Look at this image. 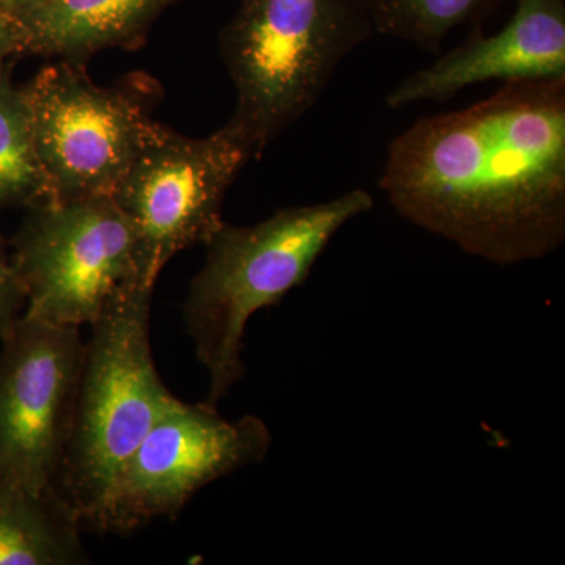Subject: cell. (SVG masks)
I'll return each mask as SVG.
<instances>
[{"label": "cell", "instance_id": "6da1fadb", "mask_svg": "<svg viewBox=\"0 0 565 565\" xmlns=\"http://www.w3.org/2000/svg\"><path fill=\"white\" fill-rule=\"evenodd\" d=\"M394 210L468 255L533 262L565 239V77L508 82L390 143L379 181Z\"/></svg>", "mask_w": 565, "mask_h": 565}, {"label": "cell", "instance_id": "7a4b0ae2", "mask_svg": "<svg viewBox=\"0 0 565 565\" xmlns=\"http://www.w3.org/2000/svg\"><path fill=\"white\" fill-rule=\"evenodd\" d=\"M373 206V196L355 189L330 202L285 207L256 225L223 223L206 244V262L182 310L196 360L210 374L204 403L217 407L243 381L252 316L303 285L334 234Z\"/></svg>", "mask_w": 565, "mask_h": 565}, {"label": "cell", "instance_id": "3957f363", "mask_svg": "<svg viewBox=\"0 0 565 565\" xmlns=\"http://www.w3.org/2000/svg\"><path fill=\"white\" fill-rule=\"evenodd\" d=\"M154 286H128L90 323L57 492L96 530L115 476L178 399L156 370L150 341Z\"/></svg>", "mask_w": 565, "mask_h": 565}, {"label": "cell", "instance_id": "277c9868", "mask_svg": "<svg viewBox=\"0 0 565 565\" xmlns=\"http://www.w3.org/2000/svg\"><path fill=\"white\" fill-rule=\"evenodd\" d=\"M373 33L367 0H243L221 33V54L236 90L228 121L255 158L311 110Z\"/></svg>", "mask_w": 565, "mask_h": 565}, {"label": "cell", "instance_id": "5b68a950", "mask_svg": "<svg viewBox=\"0 0 565 565\" xmlns=\"http://www.w3.org/2000/svg\"><path fill=\"white\" fill-rule=\"evenodd\" d=\"M22 88L52 200L111 196L158 125L162 90L143 73L102 87L85 63L58 61Z\"/></svg>", "mask_w": 565, "mask_h": 565}, {"label": "cell", "instance_id": "8992f818", "mask_svg": "<svg viewBox=\"0 0 565 565\" xmlns=\"http://www.w3.org/2000/svg\"><path fill=\"white\" fill-rule=\"evenodd\" d=\"M13 247L25 316L55 326H90L118 292L141 282L136 230L111 196L29 207Z\"/></svg>", "mask_w": 565, "mask_h": 565}, {"label": "cell", "instance_id": "52a82bcc", "mask_svg": "<svg viewBox=\"0 0 565 565\" xmlns=\"http://www.w3.org/2000/svg\"><path fill=\"white\" fill-rule=\"evenodd\" d=\"M255 158L232 122L202 139L156 125L111 200L131 221L143 285L156 286L166 264L223 225L226 193Z\"/></svg>", "mask_w": 565, "mask_h": 565}, {"label": "cell", "instance_id": "ba28073f", "mask_svg": "<svg viewBox=\"0 0 565 565\" xmlns=\"http://www.w3.org/2000/svg\"><path fill=\"white\" fill-rule=\"evenodd\" d=\"M270 445L258 416L230 422L210 404L177 399L115 476L95 531L125 535L177 519L211 482L263 462Z\"/></svg>", "mask_w": 565, "mask_h": 565}, {"label": "cell", "instance_id": "9c48e42d", "mask_svg": "<svg viewBox=\"0 0 565 565\" xmlns=\"http://www.w3.org/2000/svg\"><path fill=\"white\" fill-rule=\"evenodd\" d=\"M0 353V487L58 493L85 343L79 327L22 316Z\"/></svg>", "mask_w": 565, "mask_h": 565}, {"label": "cell", "instance_id": "30bf717a", "mask_svg": "<svg viewBox=\"0 0 565 565\" xmlns=\"http://www.w3.org/2000/svg\"><path fill=\"white\" fill-rule=\"evenodd\" d=\"M565 77V0H519L511 21L493 35L475 28L463 44L405 77L386 96L390 109L444 103L482 82Z\"/></svg>", "mask_w": 565, "mask_h": 565}, {"label": "cell", "instance_id": "8fae6325", "mask_svg": "<svg viewBox=\"0 0 565 565\" xmlns=\"http://www.w3.org/2000/svg\"><path fill=\"white\" fill-rule=\"evenodd\" d=\"M174 0H35L7 14L18 55L87 63L104 50H137Z\"/></svg>", "mask_w": 565, "mask_h": 565}, {"label": "cell", "instance_id": "7c38bea8", "mask_svg": "<svg viewBox=\"0 0 565 565\" xmlns=\"http://www.w3.org/2000/svg\"><path fill=\"white\" fill-rule=\"evenodd\" d=\"M81 522L58 493L0 487V565H77Z\"/></svg>", "mask_w": 565, "mask_h": 565}, {"label": "cell", "instance_id": "4fadbf2b", "mask_svg": "<svg viewBox=\"0 0 565 565\" xmlns=\"http://www.w3.org/2000/svg\"><path fill=\"white\" fill-rule=\"evenodd\" d=\"M51 200L36 150L31 104L24 88L11 84L7 70L0 77V210Z\"/></svg>", "mask_w": 565, "mask_h": 565}, {"label": "cell", "instance_id": "5bb4252c", "mask_svg": "<svg viewBox=\"0 0 565 565\" xmlns=\"http://www.w3.org/2000/svg\"><path fill=\"white\" fill-rule=\"evenodd\" d=\"M508 0H367L374 32L440 52L460 25L479 28Z\"/></svg>", "mask_w": 565, "mask_h": 565}, {"label": "cell", "instance_id": "9a60e30c", "mask_svg": "<svg viewBox=\"0 0 565 565\" xmlns=\"http://www.w3.org/2000/svg\"><path fill=\"white\" fill-rule=\"evenodd\" d=\"M25 302L24 292L11 262L3 253L0 241V341L20 321V311Z\"/></svg>", "mask_w": 565, "mask_h": 565}, {"label": "cell", "instance_id": "2e32d148", "mask_svg": "<svg viewBox=\"0 0 565 565\" xmlns=\"http://www.w3.org/2000/svg\"><path fill=\"white\" fill-rule=\"evenodd\" d=\"M18 55L17 31L7 14H0V77L6 73L7 61Z\"/></svg>", "mask_w": 565, "mask_h": 565}, {"label": "cell", "instance_id": "e0dca14e", "mask_svg": "<svg viewBox=\"0 0 565 565\" xmlns=\"http://www.w3.org/2000/svg\"><path fill=\"white\" fill-rule=\"evenodd\" d=\"M35 0H0V14H10L13 11L31 6Z\"/></svg>", "mask_w": 565, "mask_h": 565}, {"label": "cell", "instance_id": "ac0fdd59", "mask_svg": "<svg viewBox=\"0 0 565 565\" xmlns=\"http://www.w3.org/2000/svg\"><path fill=\"white\" fill-rule=\"evenodd\" d=\"M0 241H2V239H0Z\"/></svg>", "mask_w": 565, "mask_h": 565}]
</instances>
